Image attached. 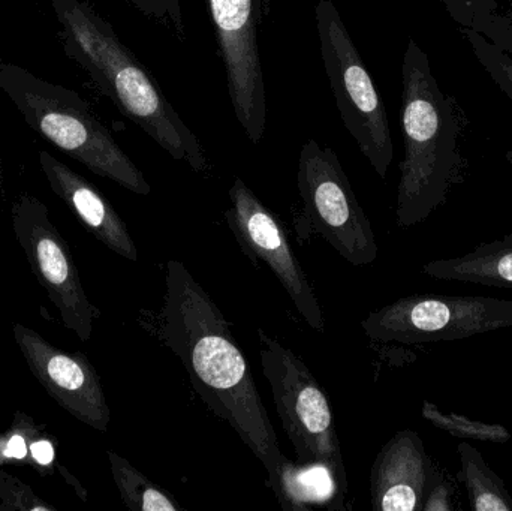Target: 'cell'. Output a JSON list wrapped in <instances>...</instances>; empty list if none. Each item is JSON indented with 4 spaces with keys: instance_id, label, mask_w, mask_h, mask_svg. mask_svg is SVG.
Wrapping results in <instances>:
<instances>
[{
    "instance_id": "cell-1",
    "label": "cell",
    "mask_w": 512,
    "mask_h": 511,
    "mask_svg": "<svg viewBox=\"0 0 512 511\" xmlns=\"http://www.w3.org/2000/svg\"><path fill=\"white\" fill-rule=\"evenodd\" d=\"M162 345L173 351L195 393L273 473L283 453L254 375L230 323L182 261L165 264V296L155 318Z\"/></svg>"
},
{
    "instance_id": "cell-2",
    "label": "cell",
    "mask_w": 512,
    "mask_h": 511,
    "mask_svg": "<svg viewBox=\"0 0 512 511\" xmlns=\"http://www.w3.org/2000/svg\"><path fill=\"white\" fill-rule=\"evenodd\" d=\"M50 5L66 56L168 155L195 173H207L210 162L201 141L113 26L84 0H50Z\"/></svg>"
},
{
    "instance_id": "cell-3",
    "label": "cell",
    "mask_w": 512,
    "mask_h": 511,
    "mask_svg": "<svg viewBox=\"0 0 512 511\" xmlns=\"http://www.w3.org/2000/svg\"><path fill=\"white\" fill-rule=\"evenodd\" d=\"M402 132L396 222L411 228L426 221L462 174L456 104L433 75L429 56L409 38L402 63Z\"/></svg>"
},
{
    "instance_id": "cell-4",
    "label": "cell",
    "mask_w": 512,
    "mask_h": 511,
    "mask_svg": "<svg viewBox=\"0 0 512 511\" xmlns=\"http://www.w3.org/2000/svg\"><path fill=\"white\" fill-rule=\"evenodd\" d=\"M0 90L32 131L87 170L134 194L152 192L137 164L75 90L11 62H0Z\"/></svg>"
},
{
    "instance_id": "cell-5",
    "label": "cell",
    "mask_w": 512,
    "mask_h": 511,
    "mask_svg": "<svg viewBox=\"0 0 512 511\" xmlns=\"http://www.w3.org/2000/svg\"><path fill=\"white\" fill-rule=\"evenodd\" d=\"M297 186L303 209L294 224L301 243L321 236L352 266L375 263L379 254L375 231L331 147L315 140L303 144Z\"/></svg>"
},
{
    "instance_id": "cell-6",
    "label": "cell",
    "mask_w": 512,
    "mask_h": 511,
    "mask_svg": "<svg viewBox=\"0 0 512 511\" xmlns=\"http://www.w3.org/2000/svg\"><path fill=\"white\" fill-rule=\"evenodd\" d=\"M262 374L273 393L283 431L300 464H324L348 492L342 446L330 399L306 363L282 342L258 329Z\"/></svg>"
},
{
    "instance_id": "cell-7",
    "label": "cell",
    "mask_w": 512,
    "mask_h": 511,
    "mask_svg": "<svg viewBox=\"0 0 512 511\" xmlns=\"http://www.w3.org/2000/svg\"><path fill=\"white\" fill-rule=\"evenodd\" d=\"M322 63L343 125L364 158L385 179L394 158L387 110L342 15L331 0L315 8Z\"/></svg>"
},
{
    "instance_id": "cell-8",
    "label": "cell",
    "mask_w": 512,
    "mask_h": 511,
    "mask_svg": "<svg viewBox=\"0 0 512 511\" xmlns=\"http://www.w3.org/2000/svg\"><path fill=\"white\" fill-rule=\"evenodd\" d=\"M512 327V300L486 296L412 294L370 312L364 335L379 344L459 341Z\"/></svg>"
},
{
    "instance_id": "cell-9",
    "label": "cell",
    "mask_w": 512,
    "mask_h": 511,
    "mask_svg": "<svg viewBox=\"0 0 512 511\" xmlns=\"http://www.w3.org/2000/svg\"><path fill=\"white\" fill-rule=\"evenodd\" d=\"M15 239L66 329L90 341L101 311L87 296L71 248L50 219V210L35 195H18L11 206Z\"/></svg>"
},
{
    "instance_id": "cell-10",
    "label": "cell",
    "mask_w": 512,
    "mask_h": 511,
    "mask_svg": "<svg viewBox=\"0 0 512 511\" xmlns=\"http://www.w3.org/2000/svg\"><path fill=\"white\" fill-rule=\"evenodd\" d=\"M234 114L252 143L267 126V93L259 54L261 0H207Z\"/></svg>"
},
{
    "instance_id": "cell-11",
    "label": "cell",
    "mask_w": 512,
    "mask_h": 511,
    "mask_svg": "<svg viewBox=\"0 0 512 511\" xmlns=\"http://www.w3.org/2000/svg\"><path fill=\"white\" fill-rule=\"evenodd\" d=\"M228 195L230 207L225 212V219L240 249L255 264H267L303 320L316 332H324V315L318 297L292 249L282 222L240 177L234 179Z\"/></svg>"
},
{
    "instance_id": "cell-12",
    "label": "cell",
    "mask_w": 512,
    "mask_h": 511,
    "mask_svg": "<svg viewBox=\"0 0 512 511\" xmlns=\"http://www.w3.org/2000/svg\"><path fill=\"white\" fill-rule=\"evenodd\" d=\"M12 335L29 371L45 392L78 422L107 432L110 407L101 378L86 354L66 353L23 324H14Z\"/></svg>"
},
{
    "instance_id": "cell-13",
    "label": "cell",
    "mask_w": 512,
    "mask_h": 511,
    "mask_svg": "<svg viewBox=\"0 0 512 511\" xmlns=\"http://www.w3.org/2000/svg\"><path fill=\"white\" fill-rule=\"evenodd\" d=\"M444 479L417 432H397L376 456L370 471L375 511H423L433 486Z\"/></svg>"
},
{
    "instance_id": "cell-14",
    "label": "cell",
    "mask_w": 512,
    "mask_h": 511,
    "mask_svg": "<svg viewBox=\"0 0 512 511\" xmlns=\"http://www.w3.org/2000/svg\"><path fill=\"white\" fill-rule=\"evenodd\" d=\"M39 165L54 195L68 206L98 242L126 260L138 261L137 243L132 239L128 225L93 183L47 150L39 152Z\"/></svg>"
},
{
    "instance_id": "cell-15",
    "label": "cell",
    "mask_w": 512,
    "mask_h": 511,
    "mask_svg": "<svg viewBox=\"0 0 512 511\" xmlns=\"http://www.w3.org/2000/svg\"><path fill=\"white\" fill-rule=\"evenodd\" d=\"M267 485L286 511L340 509L346 491L324 464H300L283 456Z\"/></svg>"
},
{
    "instance_id": "cell-16",
    "label": "cell",
    "mask_w": 512,
    "mask_h": 511,
    "mask_svg": "<svg viewBox=\"0 0 512 511\" xmlns=\"http://www.w3.org/2000/svg\"><path fill=\"white\" fill-rule=\"evenodd\" d=\"M423 273L439 281L512 290V234L480 243L463 257L429 261L424 264Z\"/></svg>"
},
{
    "instance_id": "cell-17",
    "label": "cell",
    "mask_w": 512,
    "mask_h": 511,
    "mask_svg": "<svg viewBox=\"0 0 512 511\" xmlns=\"http://www.w3.org/2000/svg\"><path fill=\"white\" fill-rule=\"evenodd\" d=\"M460 471L456 479L465 483L469 506L474 511H512V497L504 480L484 461L483 455L472 444L457 446Z\"/></svg>"
},
{
    "instance_id": "cell-18",
    "label": "cell",
    "mask_w": 512,
    "mask_h": 511,
    "mask_svg": "<svg viewBox=\"0 0 512 511\" xmlns=\"http://www.w3.org/2000/svg\"><path fill=\"white\" fill-rule=\"evenodd\" d=\"M111 474L123 504L132 511H182L183 507L176 498L165 491L162 486L155 485L149 477L138 471L128 459L119 453H107Z\"/></svg>"
},
{
    "instance_id": "cell-19",
    "label": "cell",
    "mask_w": 512,
    "mask_h": 511,
    "mask_svg": "<svg viewBox=\"0 0 512 511\" xmlns=\"http://www.w3.org/2000/svg\"><path fill=\"white\" fill-rule=\"evenodd\" d=\"M421 416L441 431L448 432L460 440L484 441L505 444L511 440V432L502 425H489L456 413H442L438 405L424 401Z\"/></svg>"
},
{
    "instance_id": "cell-20",
    "label": "cell",
    "mask_w": 512,
    "mask_h": 511,
    "mask_svg": "<svg viewBox=\"0 0 512 511\" xmlns=\"http://www.w3.org/2000/svg\"><path fill=\"white\" fill-rule=\"evenodd\" d=\"M47 426L38 425L29 414L17 411L11 426L0 432V467L3 465H27L30 461V447Z\"/></svg>"
},
{
    "instance_id": "cell-21",
    "label": "cell",
    "mask_w": 512,
    "mask_h": 511,
    "mask_svg": "<svg viewBox=\"0 0 512 511\" xmlns=\"http://www.w3.org/2000/svg\"><path fill=\"white\" fill-rule=\"evenodd\" d=\"M465 30L466 38L472 45L475 56L480 60L490 77L493 78L499 89L512 99V59L501 50L498 45L492 44L484 38L483 33L474 29Z\"/></svg>"
},
{
    "instance_id": "cell-22",
    "label": "cell",
    "mask_w": 512,
    "mask_h": 511,
    "mask_svg": "<svg viewBox=\"0 0 512 511\" xmlns=\"http://www.w3.org/2000/svg\"><path fill=\"white\" fill-rule=\"evenodd\" d=\"M0 511H56L32 488L0 467Z\"/></svg>"
},
{
    "instance_id": "cell-23",
    "label": "cell",
    "mask_w": 512,
    "mask_h": 511,
    "mask_svg": "<svg viewBox=\"0 0 512 511\" xmlns=\"http://www.w3.org/2000/svg\"><path fill=\"white\" fill-rule=\"evenodd\" d=\"M445 6L448 14L463 27L477 32H486V27L492 24L498 3L496 0H438Z\"/></svg>"
},
{
    "instance_id": "cell-24",
    "label": "cell",
    "mask_w": 512,
    "mask_h": 511,
    "mask_svg": "<svg viewBox=\"0 0 512 511\" xmlns=\"http://www.w3.org/2000/svg\"><path fill=\"white\" fill-rule=\"evenodd\" d=\"M57 441L45 429L30 447L29 467H32L41 477L53 476L56 473Z\"/></svg>"
},
{
    "instance_id": "cell-25",
    "label": "cell",
    "mask_w": 512,
    "mask_h": 511,
    "mask_svg": "<svg viewBox=\"0 0 512 511\" xmlns=\"http://www.w3.org/2000/svg\"><path fill=\"white\" fill-rule=\"evenodd\" d=\"M453 488L447 479H441L432 491H430L429 497H427L426 503H424L423 511H453Z\"/></svg>"
},
{
    "instance_id": "cell-26",
    "label": "cell",
    "mask_w": 512,
    "mask_h": 511,
    "mask_svg": "<svg viewBox=\"0 0 512 511\" xmlns=\"http://www.w3.org/2000/svg\"><path fill=\"white\" fill-rule=\"evenodd\" d=\"M162 5L167 9L168 26L173 27V32L176 33L180 41H185L186 30L185 21H183L182 6L180 0H161Z\"/></svg>"
},
{
    "instance_id": "cell-27",
    "label": "cell",
    "mask_w": 512,
    "mask_h": 511,
    "mask_svg": "<svg viewBox=\"0 0 512 511\" xmlns=\"http://www.w3.org/2000/svg\"><path fill=\"white\" fill-rule=\"evenodd\" d=\"M125 2L143 12L147 17H153L168 24L167 9L162 5L161 0H125Z\"/></svg>"
},
{
    "instance_id": "cell-28",
    "label": "cell",
    "mask_w": 512,
    "mask_h": 511,
    "mask_svg": "<svg viewBox=\"0 0 512 511\" xmlns=\"http://www.w3.org/2000/svg\"><path fill=\"white\" fill-rule=\"evenodd\" d=\"M59 473L60 477H62L63 480H65L66 483H68L69 486H71L72 489H74L75 494L78 495V497L81 498L83 501H87V492L86 489L81 486V483L78 482L77 479H75L74 476H72L71 473H69L68 470H66L65 467H62V465H59Z\"/></svg>"
}]
</instances>
